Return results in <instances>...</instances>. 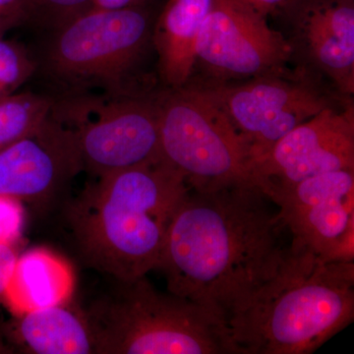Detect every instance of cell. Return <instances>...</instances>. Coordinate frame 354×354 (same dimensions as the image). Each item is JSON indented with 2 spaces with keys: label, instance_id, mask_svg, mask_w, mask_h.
Returning <instances> with one entry per match:
<instances>
[{
  "label": "cell",
  "instance_id": "cell-22",
  "mask_svg": "<svg viewBox=\"0 0 354 354\" xmlns=\"http://www.w3.org/2000/svg\"><path fill=\"white\" fill-rule=\"evenodd\" d=\"M239 1L265 16L266 14L272 12L274 9L285 3L286 0H239Z\"/></svg>",
  "mask_w": 354,
  "mask_h": 354
},
{
  "label": "cell",
  "instance_id": "cell-7",
  "mask_svg": "<svg viewBox=\"0 0 354 354\" xmlns=\"http://www.w3.org/2000/svg\"><path fill=\"white\" fill-rule=\"evenodd\" d=\"M51 114L71 130L83 171L95 177L162 160L156 100L68 95L53 100Z\"/></svg>",
  "mask_w": 354,
  "mask_h": 354
},
{
  "label": "cell",
  "instance_id": "cell-15",
  "mask_svg": "<svg viewBox=\"0 0 354 354\" xmlns=\"http://www.w3.org/2000/svg\"><path fill=\"white\" fill-rule=\"evenodd\" d=\"M11 334L26 353H95L94 339L83 312L65 304L21 313L11 325Z\"/></svg>",
  "mask_w": 354,
  "mask_h": 354
},
{
  "label": "cell",
  "instance_id": "cell-26",
  "mask_svg": "<svg viewBox=\"0 0 354 354\" xmlns=\"http://www.w3.org/2000/svg\"><path fill=\"white\" fill-rule=\"evenodd\" d=\"M10 353V349L7 348L6 346H4L1 342H0V353Z\"/></svg>",
  "mask_w": 354,
  "mask_h": 354
},
{
  "label": "cell",
  "instance_id": "cell-8",
  "mask_svg": "<svg viewBox=\"0 0 354 354\" xmlns=\"http://www.w3.org/2000/svg\"><path fill=\"white\" fill-rule=\"evenodd\" d=\"M292 239L327 261H354V169L269 190Z\"/></svg>",
  "mask_w": 354,
  "mask_h": 354
},
{
  "label": "cell",
  "instance_id": "cell-17",
  "mask_svg": "<svg viewBox=\"0 0 354 354\" xmlns=\"http://www.w3.org/2000/svg\"><path fill=\"white\" fill-rule=\"evenodd\" d=\"M53 100L34 93H15L0 99V150L29 136L46 120Z\"/></svg>",
  "mask_w": 354,
  "mask_h": 354
},
{
  "label": "cell",
  "instance_id": "cell-3",
  "mask_svg": "<svg viewBox=\"0 0 354 354\" xmlns=\"http://www.w3.org/2000/svg\"><path fill=\"white\" fill-rule=\"evenodd\" d=\"M354 320V261H327L292 239L272 279L228 317L236 354H309Z\"/></svg>",
  "mask_w": 354,
  "mask_h": 354
},
{
  "label": "cell",
  "instance_id": "cell-1",
  "mask_svg": "<svg viewBox=\"0 0 354 354\" xmlns=\"http://www.w3.org/2000/svg\"><path fill=\"white\" fill-rule=\"evenodd\" d=\"M292 236L255 184L189 189L165 237L167 290L228 317L276 274Z\"/></svg>",
  "mask_w": 354,
  "mask_h": 354
},
{
  "label": "cell",
  "instance_id": "cell-21",
  "mask_svg": "<svg viewBox=\"0 0 354 354\" xmlns=\"http://www.w3.org/2000/svg\"><path fill=\"white\" fill-rule=\"evenodd\" d=\"M18 258L15 246L0 243V304L7 301Z\"/></svg>",
  "mask_w": 354,
  "mask_h": 354
},
{
  "label": "cell",
  "instance_id": "cell-13",
  "mask_svg": "<svg viewBox=\"0 0 354 354\" xmlns=\"http://www.w3.org/2000/svg\"><path fill=\"white\" fill-rule=\"evenodd\" d=\"M216 0H169L152 35L158 71L169 88L183 87L196 64L200 30Z\"/></svg>",
  "mask_w": 354,
  "mask_h": 354
},
{
  "label": "cell",
  "instance_id": "cell-2",
  "mask_svg": "<svg viewBox=\"0 0 354 354\" xmlns=\"http://www.w3.org/2000/svg\"><path fill=\"white\" fill-rule=\"evenodd\" d=\"M189 189L164 160L97 177L67 209L84 260L115 281L158 270L172 218Z\"/></svg>",
  "mask_w": 354,
  "mask_h": 354
},
{
  "label": "cell",
  "instance_id": "cell-6",
  "mask_svg": "<svg viewBox=\"0 0 354 354\" xmlns=\"http://www.w3.org/2000/svg\"><path fill=\"white\" fill-rule=\"evenodd\" d=\"M156 104L162 160L191 189L234 184L261 188L250 146L208 88H169Z\"/></svg>",
  "mask_w": 354,
  "mask_h": 354
},
{
  "label": "cell",
  "instance_id": "cell-12",
  "mask_svg": "<svg viewBox=\"0 0 354 354\" xmlns=\"http://www.w3.org/2000/svg\"><path fill=\"white\" fill-rule=\"evenodd\" d=\"M82 171L71 130L50 113L36 131L0 150V195L48 201Z\"/></svg>",
  "mask_w": 354,
  "mask_h": 354
},
{
  "label": "cell",
  "instance_id": "cell-16",
  "mask_svg": "<svg viewBox=\"0 0 354 354\" xmlns=\"http://www.w3.org/2000/svg\"><path fill=\"white\" fill-rule=\"evenodd\" d=\"M73 283V272L65 261L46 249H32L18 258L7 301L21 313L65 304Z\"/></svg>",
  "mask_w": 354,
  "mask_h": 354
},
{
  "label": "cell",
  "instance_id": "cell-5",
  "mask_svg": "<svg viewBox=\"0 0 354 354\" xmlns=\"http://www.w3.org/2000/svg\"><path fill=\"white\" fill-rule=\"evenodd\" d=\"M51 34L44 67L64 97L132 95L128 79L153 35L139 6L92 8Z\"/></svg>",
  "mask_w": 354,
  "mask_h": 354
},
{
  "label": "cell",
  "instance_id": "cell-20",
  "mask_svg": "<svg viewBox=\"0 0 354 354\" xmlns=\"http://www.w3.org/2000/svg\"><path fill=\"white\" fill-rule=\"evenodd\" d=\"M24 221L22 201L0 195V243L15 246L22 235Z\"/></svg>",
  "mask_w": 354,
  "mask_h": 354
},
{
  "label": "cell",
  "instance_id": "cell-19",
  "mask_svg": "<svg viewBox=\"0 0 354 354\" xmlns=\"http://www.w3.org/2000/svg\"><path fill=\"white\" fill-rule=\"evenodd\" d=\"M94 7V0H29L28 19L55 31Z\"/></svg>",
  "mask_w": 354,
  "mask_h": 354
},
{
  "label": "cell",
  "instance_id": "cell-9",
  "mask_svg": "<svg viewBox=\"0 0 354 354\" xmlns=\"http://www.w3.org/2000/svg\"><path fill=\"white\" fill-rule=\"evenodd\" d=\"M255 78L208 90L250 146L256 167L279 139L330 104L309 84L269 74Z\"/></svg>",
  "mask_w": 354,
  "mask_h": 354
},
{
  "label": "cell",
  "instance_id": "cell-14",
  "mask_svg": "<svg viewBox=\"0 0 354 354\" xmlns=\"http://www.w3.org/2000/svg\"><path fill=\"white\" fill-rule=\"evenodd\" d=\"M304 38L312 59L346 94L354 91V9L346 4L310 9Z\"/></svg>",
  "mask_w": 354,
  "mask_h": 354
},
{
  "label": "cell",
  "instance_id": "cell-23",
  "mask_svg": "<svg viewBox=\"0 0 354 354\" xmlns=\"http://www.w3.org/2000/svg\"><path fill=\"white\" fill-rule=\"evenodd\" d=\"M28 20L27 14L24 12H18L9 14V15L1 16L0 17V38L4 37L7 32L12 30Z\"/></svg>",
  "mask_w": 354,
  "mask_h": 354
},
{
  "label": "cell",
  "instance_id": "cell-25",
  "mask_svg": "<svg viewBox=\"0 0 354 354\" xmlns=\"http://www.w3.org/2000/svg\"><path fill=\"white\" fill-rule=\"evenodd\" d=\"M144 0H94V7L97 9H122L139 6Z\"/></svg>",
  "mask_w": 354,
  "mask_h": 354
},
{
  "label": "cell",
  "instance_id": "cell-24",
  "mask_svg": "<svg viewBox=\"0 0 354 354\" xmlns=\"http://www.w3.org/2000/svg\"><path fill=\"white\" fill-rule=\"evenodd\" d=\"M29 0H0V17L9 14L24 12L28 17Z\"/></svg>",
  "mask_w": 354,
  "mask_h": 354
},
{
  "label": "cell",
  "instance_id": "cell-18",
  "mask_svg": "<svg viewBox=\"0 0 354 354\" xmlns=\"http://www.w3.org/2000/svg\"><path fill=\"white\" fill-rule=\"evenodd\" d=\"M38 64L17 41L0 38V99L15 94L36 72Z\"/></svg>",
  "mask_w": 354,
  "mask_h": 354
},
{
  "label": "cell",
  "instance_id": "cell-10",
  "mask_svg": "<svg viewBox=\"0 0 354 354\" xmlns=\"http://www.w3.org/2000/svg\"><path fill=\"white\" fill-rule=\"evenodd\" d=\"M290 55V44L265 16L239 0H216L196 43V62L221 78L272 73Z\"/></svg>",
  "mask_w": 354,
  "mask_h": 354
},
{
  "label": "cell",
  "instance_id": "cell-4",
  "mask_svg": "<svg viewBox=\"0 0 354 354\" xmlns=\"http://www.w3.org/2000/svg\"><path fill=\"white\" fill-rule=\"evenodd\" d=\"M83 313L97 354H236L220 317L146 276L115 281Z\"/></svg>",
  "mask_w": 354,
  "mask_h": 354
},
{
  "label": "cell",
  "instance_id": "cell-11",
  "mask_svg": "<svg viewBox=\"0 0 354 354\" xmlns=\"http://www.w3.org/2000/svg\"><path fill=\"white\" fill-rule=\"evenodd\" d=\"M342 169H354L353 106L324 109L279 139L256 165L266 194L274 187Z\"/></svg>",
  "mask_w": 354,
  "mask_h": 354
}]
</instances>
